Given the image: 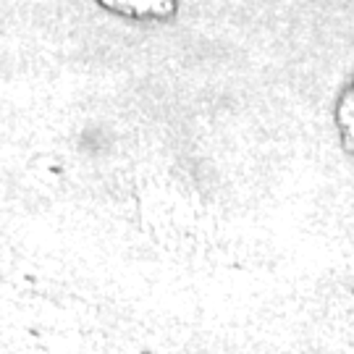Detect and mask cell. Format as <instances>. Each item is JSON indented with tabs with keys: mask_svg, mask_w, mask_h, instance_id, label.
Masks as SVG:
<instances>
[{
	"mask_svg": "<svg viewBox=\"0 0 354 354\" xmlns=\"http://www.w3.org/2000/svg\"><path fill=\"white\" fill-rule=\"evenodd\" d=\"M102 3L129 13H158L160 16L171 11V0H102Z\"/></svg>",
	"mask_w": 354,
	"mask_h": 354,
	"instance_id": "obj_1",
	"label": "cell"
},
{
	"mask_svg": "<svg viewBox=\"0 0 354 354\" xmlns=\"http://www.w3.org/2000/svg\"><path fill=\"white\" fill-rule=\"evenodd\" d=\"M342 124L354 137V84L346 89V95H344V100H342Z\"/></svg>",
	"mask_w": 354,
	"mask_h": 354,
	"instance_id": "obj_2",
	"label": "cell"
}]
</instances>
